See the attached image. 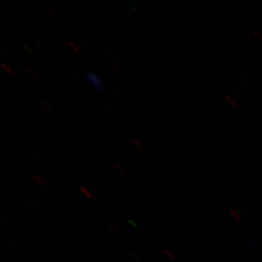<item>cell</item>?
Masks as SVG:
<instances>
[{
    "instance_id": "obj_1",
    "label": "cell",
    "mask_w": 262,
    "mask_h": 262,
    "mask_svg": "<svg viewBox=\"0 0 262 262\" xmlns=\"http://www.w3.org/2000/svg\"><path fill=\"white\" fill-rule=\"evenodd\" d=\"M87 75L88 78L90 80V82H91L93 84L95 85V87H96L97 89H99L100 91L105 92L104 85L102 83L101 80H100L98 75L95 74V73H92V72H89Z\"/></svg>"
},
{
    "instance_id": "obj_2",
    "label": "cell",
    "mask_w": 262,
    "mask_h": 262,
    "mask_svg": "<svg viewBox=\"0 0 262 262\" xmlns=\"http://www.w3.org/2000/svg\"><path fill=\"white\" fill-rule=\"evenodd\" d=\"M80 189H81V191H82V193H84L85 195L87 196L88 198L90 199V200L93 198V196H92L91 193H90V192H89L88 189L83 188V187H82V188H80Z\"/></svg>"
},
{
    "instance_id": "obj_3",
    "label": "cell",
    "mask_w": 262,
    "mask_h": 262,
    "mask_svg": "<svg viewBox=\"0 0 262 262\" xmlns=\"http://www.w3.org/2000/svg\"><path fill=\"white\" fill-rule=\"evenodd\" d=\"M33 178V179H34V180L36 181L40 186H43V183H43V181H42L41 178H38L37 176H33V178Z\"/></svg>"
},
{
    "instance_id": "obj_4",
    "label": "cell",
    "mask_w": 262,
    "mask_h": 262,
    "mask_svg": "<svg viewBox=\"0 0 262 262\" xmlns=\"http://www.w3.org/2000/svg\"><path fill=\"white\" fill-rule=\"evenodd\" d=\"M110 228H112V230L114 231L115 233H117V234H119L120 233V232H119L118 229H117L116 227H115L114 225H112V224H109Z\"/></svg>"
},
{
    "instance_id": "obj_5",
    "label": "cell",
    "mask_w": 262,
    "mask_h": 262,
    "mask_svg": "<svg viewBox=\"0 0 262 262\" xmlns=\"http://www.w3.org/2000/svg\"><path fill=\"white\" fill-rule=\"evenodd\" d=\"M116 166H117V168L119 169V171H121V173H125V171H123V169H121L118 165H116Z\"/></svg>"
}]
</instances>
